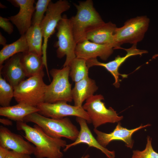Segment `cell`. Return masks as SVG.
<instances>
[{"label": "cell", "mask_w": 158, "mask_h": 158, "mask_svg": "<svg viewBox=\"0 0 158 158\" xmlns=\"http://www.w3.org/2000/svg\"><path fill=\"white\" fill-rule=\"evenodd\" d=\"M150 19L146 16H141L127 20L123 26L117 28L114 34L118 45L125 43L137 44L142 41L149 25Z\"/></svg>", "instance_id": "7"}, {"label": "cell", "mask_w": 158, "mask_h": 158, "mask_svg": "<svg viewBox=\"0 0 158 158\" xmlns=\"http://www.w3.org/2000/svg\"><path fill=\"white\" fill-rule=\"evenodd\" d=\"M114 49L110 46L98 44L85 40L77 44L75 52L76 57L86 60L99 57L106 61L112 54Z\"/></svg>", "instance_id": "14"}, {"label": "cell", "mask_w": 158, "mask_h": 158, "mask_svg": "<svg viewBox=\"0 0 158 158\" xmlns=\"http://www.w3.org/2000/svg\"><path fill=\"white\" fill-rule=\"evenodd\" d=\"M76 121L80 126V129L78 135L73 143L66 145L63 150L67 151L71 147L81 143L87 145L89 147H92L101 150L106 156L107 158H114L115 152L114 151H110L101 145L96 139L94 137L87 124L86 121L79 117H76Z\"/></svg>", "instance_id": "16"}, {"label": "cell", "mask_w": 158, "mask_h": 158, "mask_svg": "<svg viewBox=\"0 0 158 158\" xmlns=\"http://www.w3.org/2000/svg\"><path fill=\"white\" fill-rule=\"evenodd\" d=\"M21 61L28 78L38 74L45 67L42 56L32 53H22Z\"/></svg>", "instance_id": "21"}, {"label": "cell", "mask_w": 158, "mask_h": 158, "mask_svg": "<svg viewBox=\"0 0 158 158\" xmlns=\"http://www.w3.org/2000/svg\"><path fill=\"white\" fill-rule=\"evenodd\" d=\"M51 0H38L36 4L32 19V25H40L46 13Z\"/></svg>", "instance_id": "26"}, {"label": "cell", "mask_w": 158, "mask_h": 158, "mask_svg": "<svg viewBox=\"0 0 158 158\" xmlns=\"http://www.w3.org/2000/svg\"><path fill=\"white\" fill-rule=\"evenodd\" d=\"M15 7L19 8L18 12L8 18L17 28L19 34L24 35L32 25V19L35 11L34 0L8 1Z\"/></svg>", "instance_id": "12"}, {"label": "cell", "mask_w": 158, "mask_h": 158, "mask_svg": "<svg viewBox=\"0 0 158 158\" xmlns=\"http://www.w3.org/2000/svg\"><path fill=\"white\" fill-rule=\"evenodd\" d=\"M6 40L5 38L2 35L1 32L0 33V44L4 46L7 44Z\"/></svg>", "instance_id": "32"}, {"label": "cell", "mask_w": 158, "mask_h": 158, "mask_svg": "<svg viewBox=\"0 0 158 158\" xmlns=\"http://www.w3.org/2000/svg\"><path fill=\"white\" fill-rule=\"evenodd\" d=\"M148 124L145 125H141L135 128L128 129L121 126L120 122L118 123L114 130L109 133H106L94 128L93 130L96 134V139L99 143L105 147L111 141L120 140L124 142L126 146L132 148L133 145L134 141L132 138L133 134L140 129L150 126Z\"/></svg>", "instance_id": "13"}, {"label": "cell", "mask_w": 158, "mask_h": 158, "mask_svg": "<svg viewBox=\"0 0 158 158\" xmlns=\"http://www.w3.org/2000/svg\"><path fill=\"white\" fill-rule=\"evenodd\" d=\"M56 37L58 40L54 47L57 48L58 58L66 56L63 67L69 66L71 61L76 57L75 50L76 45L69 19L63 15L57 25Z\"/></svg>", "instance_id": "8"}, {"label": "cell", "mask_w": 158, "mask_h": 158, "mask_svg": "<svg viewBox=\"0 0 158 158\" xmlns=\"http://www.w3.org/2000/svg\"><path fill=\"white\" fill-rule=\"evenodd\" d=\"M70 8V3L66 0H59L55 3H49L45 14L40 25L43 38L42 58L47 73H48L47 63V50L49 38L55 32L59 21L62 18V13Z\"/></svg>", "instance_id": "6"}, {"label": "cell", "mask_w": 158, "mask_h": 158, "mask_svg": "<svg viewBox=\"0 0 158 158\" xmlns=\"http://www.w3.org/2000/svg\"><path fill=\"white\" fill-rule=\"evenodd\" d=\"M16 128L23 131L24 138L35 145L33 154L36 158H62L61 150L67 145L65 140L49 136L36 124L32 127L24 122H17Z\"/></svg>", "instance_id": "1"}, {"label": "cell", "mask_w": 158, "mask_h": 158, "mask_svg": "<svg viewBox=\"0 0 158 158\" xmlns=\"http://www.w3.org/2000/svg\"><path fill=\"white\" fill-rule=\"evenodd\" d=\"M0 122L2 124L6 126H12L13 125L12 122L10 119L5 118H1Z\"/></svg>", "instance_id": "31"}, {"label": "cell", "mask_w": 158, "mask_h": 158, "mask_svg": "<svg viewBox=\"0 0 158 158\" xmlns=\"http://www.w3.org/2000/svg\"><path fill=\"white\" fill-rule=\"evenodd\" d=\"M123 49L125 50L127 52L124 56H121L118 55L114 60L107 63L100 62L97 60V58L92 59L86 61V63L89 68L95 66H101L105 68L110 72L114 79L115 81L113 85L117 88L119 87L120 82L121 81L119 78V76H121L123 78H127L128 75L121 74L119 73L118 69L121 66L130 56L138 55L142 56V54L148 52L146 50L138 49L137 44H133L130 48H123Z\"/></svg>", "instance_id": "11"}, {"label": "cell", "mask_w": 158, "mask_h": 158, "mask_svg": "<svg viewBox=\"0 0 158 158\" xmlns=\"http://www.w3.org/2000/svg\"><path fill=\"white\" fill-rule=\"evenodd\" d=\"M104 99L101 95H93L87 99L82 106L89 116L95 128L107 123L118 122L123 118L118 116L111 107L107 108L102 101Z\"/></svg>", "instance_id": "9"}, {"label": "cell", "mask_w": 158, "mask_h": 158, "mask_svg": "<svg viewBox=\"0 0 158 158\" xmlns=\"http://www.w3.org/2000/svg\"><path fill=\"white\" fill-rule=\"evenodd\" d=\"M157 57H158V53L154 54L152 57V59H156Z\"/></svg>", "instance_id": "33"}, {"label": "cell", "mask_w": 158, "mask_h": 158, "mask_svg": "<svg viewBox=\"0 0 158 158\" xmlns=\"http://www.w3.org/2000/svg\"><path fill=\"white\" fill-rule=\"evenodd\" d=\"M90 157V156L89 154H87L85 156H83L81 158H89Z\"/></svg>", "instance_id": "34"}, {"label": "cell", "mask_w": 158, "mask_h": 158, "mask_svg": "<svg viewBox=\"0 0 158 158\" xmlns=\"http://www.w3.org/2000/svg\"><path fill=\"white\" fill-rule=\"evenodd\" d=\"M5 158H31V157L29 154L9 150Z\"/></svg>", "instance_id": "29"}, {"label": "cell", "mask_w": 158, "mask_h": 158, "mask_svg": "<svg viewBox=\"0 0 158 158\" xmlns=\"http://www.w3.org/2000/svg\"><path fill=\"white\" fill-rule=\"evenodd\" d=\"M0 146L14 151L31 155L35 146L25 140L20 135L11 132L7 128L0 126Z\"/></svg>", "instance_id": "15"}, {"label": "cell", "mask_w": 158, "mask_h": 158, "mask_svg": "<svg viewBox=\"0 0 158 158\" xmlns=\"http://www.w3.org/2000/svg\"><path fill=\"white\" fill-rule=\"evenodd\" d=\"M43 70L20 83L14 89V98L18 103L36 107L44 102L47 85L43 80Z\"/></svg>", "instance_id": "4"}, {"label": "cell", "mask_w": 158, "mask_h": 158, "mask_svg": "<svg viewBox=\"0 0 158 158\" xmlns=\"http://www.w3.org/2000/svg\"><path fill=\"white\" fill-rule=\"evenodd\" d=\"M117 27L116 24L109 22L89 32L85 40L101 44L110 46L114 49H122L115 42L114 34Z\"/></svg>", "instance_id": "18"}, {"label": "cell", "mask_w": 158, "mask_h": 158, "mask_svg": "<svg viewBox=\"0 0 158 158\" xmlns=\"http://www.w3.org/2000/svg\"><path fill=\"white\" fill-rule=\"evenodd\" d=\"M24 122L35 123L40 127L47 135L54 138L65 137L75 141L79 132L76 126L67 117L54 119L46 117L38 112H35L25 117Z\"/></svg>", "instance_id": "3"}, {"label": "cell", "mask_w": 158, "mask_h": 158, "mask_svg": "<svg viewBox=\"0 0 158 158\" xmlns=\"http://www.w3.org/2000/svg\"><path fill=\"white\" fill-rule=\"evenodd\" d=\"M13 97H14L13 87L0 73V105L1 107L10 106Z\"/></svg>", "instance_id": "25"}, {"label": "cell", "mask_w": 158, "mask_h": 158, "mask_svg": "<svg viewBox=\"0 0 158 158\" xmlns=\"http://www.w3.org/2000/svg\"><path fill=\"white\" fill-rule=\"evenodd\" d=\"M98 89L95 80L89 77L75 83L72 90L74 106L82 107L83 102L94 95Z\"/></svg>", "instance_id": "19"}, {"label": "cell", "mask_w": 158, "mask_h": 158, "mask_svg": "<svg viewBox=\"0 0 158 158\" xmlns=\"http://www.w3.org/2000/svg\"><path fill=\"white\" fill-rule=\"evenodd\" d=\"M37 107L24 103H18L13 106L0 108V115L16 122H24L25 118L32 113L38 112Z\"/></svg>", "instance_id": "20"}, {"label": "cell", "mask_w": 158, "mask_h": 158, "mask_svg": "<svg viewBox=\"0 0 158 158\" xmlns=\"http://www.w3.org/2000/svg\"><path fill=\"white\" fill-rule=\"evenodd\" d=\"M25 35L28 46V52L42 56L43 37L40 25H32Z\"/></svg>", "instance_id": "23"}, {"label": "cell", "mask_w": 158, "mask_h": 158, "mask_svg": "<svg viewBox=\"0 0 158 158\" xmlns=\"http://www.w3.org/2000/svg\"><path fill=\"white\" fill-rule=\"evenodd\" d=\"M69 66V76L76 83L88 76V70L86 60L76 57L71 62Z\"/></svg>", "instance_id": "24"}, {"label": "cell", "mask_w": 158, "mask_h": 158, "mask_svg": "<svg viewBox=\"0 0 158 158\" xmlns=\"http://www.w3.org/2000/svg\"><path fill=\"white\" fill-rule=\"evenodd\" d=\"M76 14L69 19L76 44L85 40L89 32L102 25L105 22L94 6L92 0H87L74 4Z\"/></svg>", "instance_id": "2"}, {"label": "cell", "mask_w": 158, "mask_h": 158, "mask_svg": "<svg viewBox=\"0 0 158 158\" xmlns=\"http://www.w3.org/2000/svg\"><path fill=\"white\" fill-rule=\"evenodd\" d=\"M21 54H17L7 60L0 70V73L14 89L27 77L21 61Z\"/></svg>", "instance_id": "17"}, {"label": "cell", "mask_w": 158, "mask_h": 158, "mask_svg": "<svg viewBox=\"0 0 158 158\" xmlns=\"http://www.w3.org/2000/svg\"><path fill=\"white\" fill-rule=\"evenodd\" d=\"M132 158H158V153L153 149L152 145V139L147 138V143L145 149L142 151L134 150Z\"/></svg>", "instance_id": "27"}, {"label": "cell", "mask_w": 158, "mask_h": 158, "mask_svg": "<svg viewBox=\"0 0 158 158\" xmlns=\"http://www.w3.org/2000/svg\"><path fill=\"white\" fill-rule=\"evenodd\" d=\"M29 47L25 34L21 35L17 40L4 46L0 51V69L4 63L17 54L28 52Z\"/></svg>", "instance_id": "22"}, {"label": "cell", "mask_w": 158, "mask_h": 158, "mask_svg": "<svg viewBox=\"0 0 158 158\" xmlns=\"http://www.w3.org/2000/svg\"><path fill=\"white\" fill-rule=\"evenodd\" d=\"M13 24L8 18L0 16V27L8 34H11L13 31Z\"/></svg>", "instance_id": "28"}, {"label": "cell", "mask_w": 158, "mask_h": 158, "mask_svg": "<svg viewBox=\"0 0 158 158\" xmlns=\"http://www.w3.org/2000/svg\"><path fill=\"white\" fill-rule=\"evenodd\" d=\"M36 107L39 110L38 113L46 117L61 119L68 116H73L85 119L87 123H92L89 116L83 107L72 106L66 102L54 103L44 102Z\"/></svg>", "instance_id": "10"}, {"label": "cell", "mask_w": 158, "mask_h": 158, "mask_svg": "<svg viewBox=\"0 0 158 158\" xmlns=\"http://www.w3.org/2000/svg\"><path fill=\"white\" fill-rule=\"evenodd\" d=\"M70 71L69 66L60 69L53 68L50 71L52 80L49 85H47L44 102H71L73 100L71 84L69 80Z\"/></svg>", "instance_id": "5"}, {"label": "cell", "mask_w": 158, "mask_h": 158, "mask_svg": "<svg viewBox=\"0 0 158 158\" xmlns=\"http://www.w3.org/2000/svg\"><path fill=\"white\" fill-rule=\"evenodd\" d=\"M9 150L0 146V158H5Z\"/></svg>", "instance_id": "30"}]
</instances>
